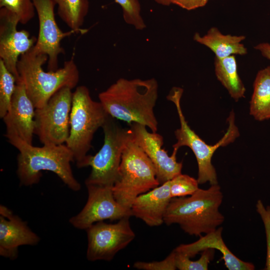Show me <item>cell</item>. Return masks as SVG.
Returning <instances> with one entry per match:
<instances>
[{
	"mask_svg": "<svg viewBox=\"0 0 270 270\" xmlns=\"http://www.w3.org/2000/svg\"><path fill=\"white\" fill-rule=\"evenodd\" d=\"M158 85L154 78L146 80L120 78L98 94L100 102L112 117L136 122L156 132L158 122L154 108Z\"/></svg>",
	"mask_w": 270,
	"mask_h": 270,
	"instance_id": "cell-1",
	"label": "cell"
},
{
	"mask_svg": "<svg viewBox=\"0 0 270 270\" xmlns=\"http://www.w3.org/2000/svg\"><path fill=\"white\" fill-rule=\"evenodd\" d=\"M8 142L19 152L16 173L20 184L30 186L39 182L42 171L54 173L72 190H80V182L74 178L71 162L74 161L72 152L66 144L34 146L20 138L10 136Z\"/></svg>",
	"mask_w": 270,
	"mask_h": 270,
	"instance_id": "cell-2",
	"label": "cell"
},
{
	"mask_svg": "<svg viewBox=\"0 0 270 270\" xmlns=\"http://www.w3.org/2000/svg\"><path fill=\"white\" fill-rule=\"evenodd\" d=\"M220 186L198 188L188 196L172 198L165 212L166 225L178 224L186 234L200 236L215 230L224 220L219 208L223 200Z\"/></svg>",
	"mask_w": 270,
	"mask_h": 270,
	"instance_id": "cell-3",
	"label": "cell"
},
{
	"mask_svg": "<svg viewBox=\"0 0 270 270\" xmlns=\"http://www.w3.org/2000/svg\"><path fill=\"white\" fill-rule=\"evenodd\" d=\"M48 61L47 55L36 54L31 49L22 54L18 62L17 82L23 84L36 108L44 106L60 89H72L79 82L80 72L73 56L64 62L62 68L45 72L42 66Z\"/></svg>",
	"mask_w": 270,
	"mask_h": 270,
	"instance_id": "cell-4",
	"label": "cell"
},
{
	"mask_svg": "<svg viewBox=\"0 0 270 270\" xmlns=\"http://www.w3.org/2000/svg\"><path fill=\"white\" fill-rule=\"evenodd\" d=\"M108 116L102 104L92 100L86 86L76 87L72 94L70 134L65 144L72 152L78 168L88 166L91 155L88 153L94 136Z\"/></svg>",
	"mask_w": 270,
	"mask_h": 270,
	"instance_id": "cell-5",
	"label": "cell"
},
{
	"mask_svg": "<svg viewBox=\"0 0 270 270\" xmlns=\"http://www.w3.org/2000/svg\"><path fill=\"white\" fill-rule=\"evenodd\" d=\"M184 90L174 87L166 96L168 100L175 104L180 122V128L174 131L176 142L172 146L173 154H176L178 148L183 146L189 147L196 158L198 165L197 180L199 184L209 182L211 185L218 184L216 170L212 163V158L216 150L232 142L240 136L234 124V114L232 111L228 118V126L223 137L215 144H206L192 130L186 120L180 106V99Z\"/></svg>",
	"mask_w": 270,
	"mask_h": 270,
	"instance_id": "cell-6",
	"label": "cell"
},
{
	"mask_svg": "<svg viewBox=\"0 0 270 270\" xmlns=\"http://www.w3.org/2000/svg\"><path fill=\"white\" fill-rule=\"evenodd\" d=\"M160 185L152 162L130 133L122 155L118 178L112 187L116 200L130 210L138 196Z\"/></svg>",
	"mask_w": 270,
	"mask_h": 270,
	"instance_id": "cell-7",
	"label": "cell"
},
{
	"mask_svg": "<svg viewBox=\"0 0 270 270\" xmlns=\"http://www.w3.org/2000/svg\"><path fill=\"white\" fill-rule=\"evenodd\" d=\"M102 128L104 144L90 157L88 166L92 170L85 184L113 187L118 178L122 155L130 132L128 128H123L118 120L110 115Z\"/></svg>",
	"mask_w": 270,
	"mask_h": 270,
	"instance_id": "cell-8",
	"label": "cell"
},
{
	"mask_svg": "<svg viewBox=\"0 0 270 270\" xmlns=\"http://www.w3.org/2000/svg\"><path fill=\"white\" fill-rule=\"evenodd\" d=\"M72 94L70 88L64 87L44 106L36 108L34 133L44 145L66 144L70 134Z\"/></svg>",
	"mask_w": 270,
	"mask_h": 270,
	"instance_id": "cell-9",
	"label": "cell"
},
{
	"mask_svg": "<svg viewBox=\"0 0 270 270\" xmlns=\"http://www.w3.org/2000/svg\"><path fill=\"white\" fill-rule=\"evenodd\" d=\"M130 218H122L114 224L98 222L86 230L88 260L110 261L133 240L136 234L131 228Z\"/></svg>",
	"mask_w": 270,
	"mask_h": 270,
	"instance_id": "cell-10",
	"label": "cell"
},
{
	"mask_svg": "<svg viewBox=\"0 0 270 270\" xmlns=\"http://www.w3.org/2000/svg\"><path fill=\"white\" fill-rule=\"evenodd\" d=\"M88 192L87 202L76 215L70 219L75 228L86 230L92 224L106 220H120L132 216L131 210H128L116 200L112 187L86 186Z\"/></svg>",
	"mask_w": 270,
	"mask_h": 270,
	"instance_id": "cell-11",
	"label": "cell"
},
{
	"mask_svg": "<svg viewBox=\"0 0 270 270\" xmlns=\"http://www.w3.org/2000/svg\"><path fill=\"white\" fill-rule=\"evenodd\" d=\"M33 2L39 28L36 42L32 49L36 54L47 55L48 70H54L58 68L59 56L64 52L62 40L76 32L72 30L64 32L60 28L56 20V6L53 0H33Z\"/></svg>",
	"mask_w": 270,
	"mask_h": 270,
	"instance_id": "cell-12",
	"label": "cell"
},
{
	"mask_svg": "<svg viewBox=\"0 0 270 270\" xmlns=\"http://www.w3.org/2000/svg\"><path fill=\"white\" fill-rule=\"evenodd\" d=\"M145 126L132 122L128 128L132 140L144 151L152 162L160 184L182 174V162L176 161V154L170 156L162 148L164 139L156 132H148Z\"/></svg>",
	"mask_w": 270,
	"mask_h": 270,
	"instance_id": "cell-13",
	"label": "cell"
},
{
	"mask_svg": "<svg viewBox=\"0 0 270 270\" xmlns=\"http://www.w3.org/2000/svg\"><path fill=\"white\" fill-rule=\"evenodd\" d=\"M18 16L4 8L0 9V60L7 69L19 80L17 64L20 56L30 50L37 38L24 30H18Z\"/></svg>",
	"mask_w": 270,
	"mask_h": 270,
	"instance_id": "cell-14",
	"label": "cell"
},
{
	"mask_svg": "<svg viewBox=\"0 0 270 270\" xmlns=\"http://www.w3.org/2000/svg\"><path fill=\"white\" fill-rule=\"evenodd\" d=\"M36 107L21 82H17L10 106L2 118L6 126L4 136H16L32 144L34 134Z\"/></svg>",
	"mask_w": 270,
	"mask_h": 270,
	"instance_id": "cell-15",
	"label": "cell"
},
{
	"mask_svg": "<svg viewBox=\"0 0 270 270\" xmlns=\"http://www.w3.org/2000/svg\"><path fill=\"white\" fill-rule=\"evenodd\" d=\"M40 241L18 216L7 207L0 206V255L11 260L18 256V248L24 245L34 246Z\"/></svg>",
	"mask_w": 270,
	"mask_h": 270,
	"instance_id": "cell-16",
	"label": "cell"
},
{
	"mask_svg": "<svg viewBox=\"0 0 270 270\" xmlns=\"http://www.w3.org/2000/svg\"><path fill=\"white\" fill-rule=\"evenodd\" d=\"M172 198L168 180L138 196L132 204V216L150 226H159L164 223V215Z\"/></svg>",
	"mask_w": 270,
	"mask_h": 270,
	"instance_id": "cell-17",
	"label": "cell"
},
{
	"mask_svg": "<svg viewBox=\"0 0 270 270\" xmlns=\"http://www.w3.org/2000/svg\"><path fill=\"white\" fill-rule=\"evenodd\" d=\"M222 228L200 236V238L192 243L181 244L174 250L189 258H193L206 248H214L222 254L224 264L229 270H254V264L244 262L234 255L224 242L222 233Z\"/></svg>",
	"mask_w": 270,
	"mask_h": 270,
	"instance_id": "cell-18",
	"label": "cell"
},
{
	"mask_svg": "<svg viewBox=\"0 0 270 270\" xmlns=\"http://www.w3.org/2000/svg\"><path fill=\"white\" fill-rule=\"evenodd\" d=\"M246 38L244 36L224 34L216 27H212L204 36L196 32L194 40L209 48L218 58H224L232 55L243 56L247 49L241 42Z\"/></svg>",
	"mask_w": 270,
	"mask_h": 270,
	"instance_id": "cell-19",
	"label": "cell"
},
{
	"mask_svg": "<svg viewBox=\"0 0 270 270\" xmlns=\"http://www.w3.org/2000/svg\"><path fill=\"white\" fill-rule=\"evenodd\" d=\"M250 112L259 121L270 118V66L260 70L256 76Z\"/></svg>",
	"mask_w": 270,
	"mask_h": 270,
	"instance_id": "cell-20",
	"label": "cell"
},
{
	"mask_svg": "<svg viewBox=\"0 0 270 270\" xmlns=\"http://www.w3.org/2000/svg\"><path fill=\"white\" fill-rule=\"evenodd\" d=\"M214 71L218 80L235 101L244 97L246 88L238 76L234 55L221 58L216 57Z\"/></svg>",
	"mask_w": 270,
	"mask_h": 270,
	"instance_id": "cell-21",
	"label": "cell"
},
{
	"mask_svg": "<svg viewBox=\"0 0 270 270\" xmlns=\"http://www.w3.org/2000/svg\"><path fill=\"white\" fill-rule=\"evenodd\" d=\"M57 13L70 30L76 33L86 32L82 29L89 8L88 0H53Z\"/></svg>",
	"mask_w": 270,
	"mask_h": 270,
	"instance_id": "cell-22",
	"label": "cell"
},
{
	"mask_svg": "<svg viewBox=\"0 0 270 270\" xmlns=\"http://www.w3.org/2000/svg\"><path fill=\"white\" fill-rule=\"evenodd\" d=\"M16 84L15 76L7 69L0 60V118L8 110Z\"/></svg>",
	"mask_w": 270,
	"mask_h": 270,
	"instance_id": "cell-23",
	"label": "cell"
},
{
	"mask_svg": "<svg viewBox=\"0 0 270 270\" xmlns=\"http://www.w3.org/2000/svg\"><path fill=\"white\" fill-rule=\"evenodd\" d=\"M0 7L16 14L22 24L28 22L36 14L33 0H0Z\"/></svg>",
	"mask_w": 270,
	"mask_h": 270,
	"instance_id": "cell-24",
	"label": "cell"
},
{
	"mask_svg": "<svg viewBox=\"0 0 270 270\" xmlns=\"http://www.w3.org/2000/svg\"><path fill=\"white\" fill-rule=\"evenodd\" d=\"M174 251L176 268L180 270H207L214 256V248H206L202 252L198 260L192 261L188 256Z\"/></svg>",
	"mask_w": 270,
	"mask_h": 270,
	"instance_id": "cell-25",
	"label": "cell"
},
{
	"mask_svg": "<svg viewBox=\"0 0 270 270\" xmlns=\"http://www.w3.org/2000/svg\"><path fill=\"white\" fill-rule=\"evenodd\" d=\"M122 8L125 22L136 30H143L146 27L140 14V5L138 0H114Z\"/></svg>",
	"mask_w": 270,
	"mask_h": 270,
	"instance_id": "cell-26",
	"label": "cell"
},
{
	"mask_svg": "<svg viewBox=\"0 0 270 270\" xmlns=\"http://www.w3.org/2000/svg\"><path fill=\"white\" fill-rule=\"evenodd\" d=\"M198 184L197 179L188 174H180L170 180L171 197L190 196L199 188Z\"/></svg>",
	"mask_w": 270,
	"mask_h": 270,
	"instance_id": "cell-27",
	"label": "cell"
},
{
	"mask_svg": "<svg viewBox=\"0 0 270 270\" xmlns=\"http://www.w3.org/2000/svg\"><path fill=\"white\" fill-rule=\"evenodd\" d=\"M133 266L142 270H176V252L174 250L164 260L152 262H136Z\"/></svg>",
	"mask_w": 270,
	"mask_h": 270,
	"instance_id": "cell-28",
	"label": "cell"
},
{
	"mask_svg": "<svg viewBox=\"0 0 270 270\" xmlns=\"http://www.w3.org/2000/svg\"><path fill=\"white\" fill-rule=\"evenodd\" d=\"M256 207L263 222L266 235V258L264 270H270V206H265L262 202L258 200Z\"/></svg>",
	"mask_w": 270,
	"mask_h": 270,
	"instance_id": "cell-29",
	"label": "cell"
},
{
	"mask_svg": "<svg viewBox=\"0 0 270 270\" xmlns=\"http://www.w3.org/2000/svg\"><path fill=\"white\" fill-rule=\"evenodd\" d=\"M208 0H171V3L190 10L204 6Z\"/></svg>",
	"mask_w": 270,
	"mask_h": 270,
	"instance_id": "cell-30",
	"label": "cell"
},
{
	"mask_svg": "<svg viewBox=\"0 0 270 270\" xmlns=\"http://www.w3.org/2000/svg\"><path fill=\"white\" fill-rule=\"evenodd\" d=\"M254 48L260 51L262 56L270 60V44L269 43H260L256 46Z\"/></svg>",
	"mask_w": 270,
	"mask_h": 270,
	"instance_id": "cell-31",
	"label": "cell"
},
{
	"mask_svg": "<svg viewBox=\"0 0 270 270\" xmlns=\"http://www.w3.org/2000/svg\"><path fill=\"white\" fill-rule=\"evenodd\" d=\"M158 4H160L164 6H168L171 3V0H154Z\"/></svg>",
	"mask_w": 270,
	"mask_h": 270,
	"instance_id": "cell-32",
	"label": "cell"
}]
</instances>
